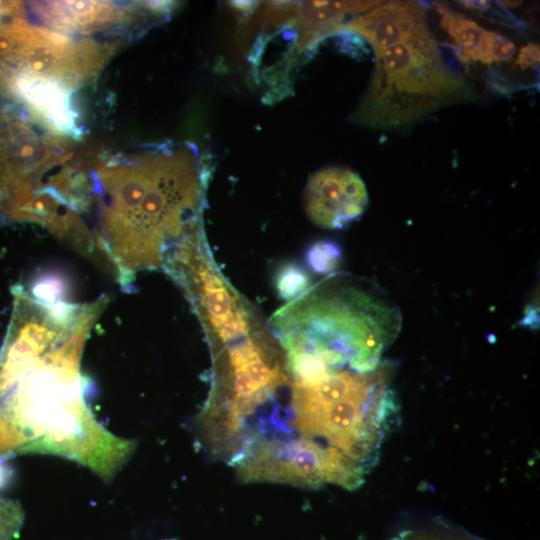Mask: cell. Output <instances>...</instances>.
Instances as JSON below:
<instances>
[{
  "label": "cell",
  "instance_id": "obj_1",
  "mask_svg": "<svg viewBox=\"0 0 540 540\" xmlns=\"http://www.w3.org/2000/svg\"><path fill=\"white\" fill-rule=\"evenodd\" d=\"M91 180L92 261L120 285L162 269L171 248L202 222L206 170L189 146L103 163Z\"/></svg>",
  "mask_w": 540,
  "mask_h": 540
},
{
  "label": "cell",
  "instance_id": "obj_2",
  "mask_svg": "<svg viewBox=\"0 0 540 540\" xmlns=\"http://www.w3.org/2000/svg\"><path fill=\"white\" fill-rule=\"evenodd\" d=\"M0 350V461L43 451V413L89 415L80 361L90 331L108 304L47 301L21 285Z\"/></svg>",
  "mask_w": 540,
  "mask_h": 540
},
{
  "label": "cell",
  "instance_id": "obj_3",
  "mask_svg": "<svg viewBox=\"0 0 540 540\" xmlns=\"http://www.w3.org/2000/svg\"><path fill=\"white\" fill-rule=\"evenodd\" d=\"M374 52L370 84L352 114L355 123L382 130L407 127L472 99L471 87L448 67L430 32Z\"/></svg>",
  "mask_w": 540,
  "mask_h": 540
},
{
  "label": "cell",
  "instance_id": "obj_4",
  "mask_svg": "<svg viewBox=\"0 0 540 540\" xmlns=\"http://www.w3.org/2000/svg\"><path fill=\"white\" fill-rule=\"evenodd\" d=\"M303 201L306 214L315 225L342 229L362 215L368 204V194L356 172L328 167L310 177Z\"/></svg>",
  "mask_w": 540,
  "mask_h": 540
},
{
  "label": "cell",
  "instance_id": "obj_5",
  "mask_svg": "<svg viewBox=\"0 0 540 540\" xmlns=\"http://www.w3.org/2000/svg\"><path fill=\"white\" fill-rule=\"evenodd\" d=\"M379 1H283L265 2L261 10L266 25L287 24L297 30L300 50L322 37L341 31L348 15H359Z\"/></svg>",
  "mask_w": 540,
  "mask_h": 540
},
{
  "label": "cell",
  "instance_id": "obj_6",
  "mask_svg": "<svg viewBox=\"0 0 540 540\" xmlns=\"http://www.w3.org/2000/svg\"><path fill=\"white\" fill-rule=\"evenodd\" d=\"M342 29L364 37L374 51L430 32L421 4L394 0L380 1L368 11L353 17Z\"/></svg>",
  "mask_w": 540,
  "mask_h": 540
},
{
  "label": "cell",
  "instance_id": "obj_7",
  "mask_svg": "<svg viewBox=\"0 0 540 540\" xmlns=\"http://www.w3.org/2000/svg\"><path fill=\"white\" fill-rule=\"evenodd\" d=\"M35 14L50 29L65 33H91L113 24L133 20L138 9H124L104 1H45L31 2Z\"/></svg>",
  "mask_w": 540,
  "mask_h": 540
},
{
  "label": "cell",
  "instance_id": "obj_8",
  "mask_svg": "<svg viewBox=\"0 0 540 540\" xmlns=\"http://www.w3.org/2000/svg\"><path fill=\"white\" fill-rule=\"evenodd\" d=\"M436 8L441 14V27L453 38L461 53L473 61L485 64L493 62L490 54L491 31L445 8L442 4H436Z\"/></svg>",
  "mask_w": 540,
  "mask_h": 540
},
{
  "label": "cell",
  "instance_id": "obj_9",
  "mask_svg": "<svg viewBox=\"0 0 540 540\" xmlns=\"http://www.w3.org/2000/svg\"><path fill=\"white\" fill-rule=\"evenodd\" d=\"M274 285L278 296L290 302L301 296L310 286L307 271L295 262H286L276 271Z\"/></svg>",
  "mask_w": 540,
  "mask_h": 540
},
{
  "label": "cell",
  "instance_id": "obj_10",
  "mask_svg": "<svg viewBox=\"0 0 540 540\" xmlns=\"http://www.w3.org/2000/svg\"><path fill=\"white\" fill-rule=\"evenodd\" d=\"M342 260L341 247L331 240L311 244L305 252V261L311 271L320 275L335 273Z\"/></svg>",
  "mask_w": 540,
  "mask_h": 540
},
{
  "label": "cell",
  "instance_id": "obj_11",
  "mask_svg": "<svg viewBox=\"0 0 540 540\" xmlns=\"http://www.w3.org/2000/svg\"><path fill=\"white\" fill-rule=\"evenodd\" d=\"M23 519L20 503L0 496V540H13L21 529Z\"/></svg>",
  "mask_w": 540,
  "mask_h": 540
},
{
  "label": "cell",
  "instance_id": "obj_12",
  "mask_svg": "<svg viewBox=\"0 0 540 540\" xmlns=\"http://www.w3.org/2000/svg\"><path fill=\"white\" fill-rule=\"evenodd\" d=\"M516 51L515 44L507 37L491 31L490 54L493 62L507 61Z\"/></svg>",
  "mask_w": 540,
  "mask_h": 540
},
{
  "label": "cell",
  "instance_id": "obj_13",
  "mask_svg": "<svg viewBox=\"0 0 540 540\" xmlns=\"http://www.w3.org/2000/svg\"><path fill=\"white\" fill-rule=\"evenodd\" d=\"M540 60V48L538 44L529 43L523 46L517 56L516 64L521 69L536 67Z\"/></svg>",
  "mask_w": 540,
  "mask_h": 540
},
{
  "label": "cell",
  "instance_id": "obj_14",
  "mask_svg": "<svg viewBox=\"0 0 540 540\" xmlns=\"http://www.w3.org/2000/svg\"><path fill=\"white\" fill-rule=\"evenodd\" d=\"M405 540H468L462 536L445 533H421L407 537Z\"/></svg>",
  "mask_w": 540,
  "mask_h": 540
},
{
  "label": "cell",
  "instance_id": "obj_15",
  "mask_svg": "<svg viewBox=\"0 0 540 540\" xmlns=\"http://www.w3.org/2000/svg\"><path fill=\"white\" fill-rule=\"evenodd\" d=\"M458 3H461L466 8L474 9L480 12L488 10V8L491 6L490 1H460Z\"/></svg>",
  "mask_w": 540,
  "mask_h": 540
},
{
  "label": "cell",
  "instance_id": "obj_16",
  "mask_svg": "<svg viewBox=\"0 0 540 540\" xmlns=\"http://www.w3.org/2000/svg\"><path fill=\"white\" fill-rule=\"evenodd\" d=\"M499 3H502L503 6H509V7H516V6L521 5L520 1H516V2H514V1H512V2H510V1H501Z\"/></svg>",
  "mask_w": 540,
  "mask_h": 540
},
{
  "label": "cell",
  "instance_id": "obj_17",
  "mask_svg": "<svg viewBox=\"0 0 540 540\" xmlns=\"http://www.w3.org/2000/svg\"><path fill=\"white\" fill-rule=\"evenodd\" d=\"M398 540H405L404 538L398 539Z\"/></svg>",
  "mask_w": 540,
  "mask_h": 540
}]
</instances>
